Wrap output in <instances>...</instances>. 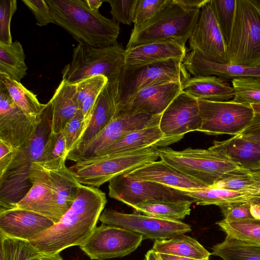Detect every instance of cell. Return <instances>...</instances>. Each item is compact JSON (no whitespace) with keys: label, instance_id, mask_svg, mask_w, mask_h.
<instances>
[{"label":"cell","instance_id":"6da1fadb","mask_svg":"<svg viewBox=\"0 0 260 260\" xmlns=\"http://www.w3.org/2000/svg\"><path fill=\"white\" fill-rule=\"evenodd\" d=\"M107 202L105 193L98 188L81 184L71 208L57 223L30 243L40 254L48 255L80 246L96 228Z\"/></svg>","mask_w":260,"mask_h":260},{"label":"cell","instance_id":"7a4b0ae2","mask_svg":"<svg viewBox=\"0 0 260 260\" xmlns=\"http://www.w3.org/2000/svg\"><path fill=\"white\" fill-rule=\"evenodd\" d=\"M51 118L48 102L39 115L30 137L23 145L15 149L11 164L0 176V211L14 209L31 188L30 169L34 162L41 159L52 132Z\"/></svg>","mask_w":260,"mask_h":260},{"label":"cell","instance_id":"3957f363","mask_svg":"<svg viewBox=\"0 0 260 260\" xmlns=\"http://www.w3.org/2000/svg\"><path fill=\"white\" fill-rule=\"evenodd\" d=\"M57 24L79 42L92 47L117 43L120 26L113 19L92 11L85 0H47Z\"/></svg>","mask_w":260,"mask_h":260},{"label":"cell","instance_id":"277c9868","mask_svg":"<svg viewBox=\"0 0 260 260\" xmlns=\"http://www.w3.org/2000/svg\"><path fill=\"white\" fill-rule=\"evenodd\" d=\"M126 50L118 43L105 47H92L79 43L71 62L62 70V80L71 84L91 77L103 75L118 90L125 67Z\"/></svg>","mask_w":260,"mask_h":260},{"label":"cell","instance_id":"5b68a950","mask_svg":"<svg viewBox=\"0 0 260 260\" xmlns=\"http://www.w3.org/2000/svg\"><path fill=\"white\" fill-rule=\"evenodd\" d=\"M156 146L98 156L76 162L69 168L81 184L99 188L115 177L157 160Z\"/></svg>","mask_w":260,"mask_h":260},{"label":"cell","instance_id":"8992f818","mask_svg":"<svg viewBox=\"0 0 260 260\" xmlns=\"http://www.w3.org/2000/svg\"><path fill=\"white\" fill-rule=\"evenodd\" d=\"M201 9H189L172 0L163 10L139 28L133 29L125 48L168 40L185 46L198 20Z\"/></svg>","mask_w":260,"mask_h":260},{"label":"cell","instance_id":"52a82bcc","mask_svg":"<svg viewBox=\"0 0 260 260\" xmlns=\"http://www.w3.org/2000/svg\"><path fill=\"white\" fill-rule=\"evenodd\" d=\"M226 50L229 64L260 67V10L251 0H236Z\"/></svg>","mask_w":260,"mask_h":260},{"label":"cell","instance_id":"ba28073f","mask_svg":"<svg viewBox=\"0 0 260 260\" xmlns=\"http://www.w3.org/2000/svg\"><path fill=\"white\" fill-rule=\"evenodd\" d=\"M156 150L160 159L207 187H211L224 174L239 167L209 148L176 151L164 147Z\"/></svg>","mask_w":260,"mask_h":260},{"label":"cell","instance_id":"9c48e42d","mask_svg":"<svg viewBox=\"0 0 260 260\" xmlns=\"http://www.w3.org/2000/svg\"><path fill=\"white\" fill-rule=\"evenodd\" d=\"M183 61L169 59L134 69H124L119 84L117 112L144 88L170 82L184 84L191 77Z\"/></svg>","mask_w":260,"mask_h":260},{"label":"cell","instance_id":"30bf717a","mask_svg":"<svg viewBox=\"0 0 260 260\" xmlns=\"http://www.w3.org/2000/svg\"><path fill=\"white\" fill-rule=\"evenodd\" d=\"M198 100L202 120L199 131L207 135H239L250 123L254 115L250 105L232 101Z\"/></svg>","mask_w":260,"mask_h":260},{"label":"cell","instance_id":"8fae6325","mask_svg":"<svg viewBox=\"0 0 260 260\" xmlns=\"http://www.w3.org/2000/svg\"><path fill=\"white\" fill-rule=\"evenodd\" d=\"M161 115L120 113L99 134L74 148L67 159L76 162L93 157L127 134L150 126L159 125Z\"/></svg>","mask_w":260,"mask_h":260},{"label":"cell","instance_id":"7c38bea8","mask_svg":"<svg viewBox=\"0 0 260 260\" xmlns=\"http://www.w3.org/2000/svg\"><path fill=\"white\" fill-rule=\"evenodd\" d=\"M99 220L103 223L122 228L154 241L171 238L189 233V225L180 220H171L145 214H128L105 209Z\"/></svg>","mask_w":260,"mask_h":260},{"label":"cell","instance_id":"4fadbf2b","mask_svg":"<svg viewBox=\"0 0 260 260\" xmlns=\"http://www.w3.org/2000/svg\"><path fill=\"white\" fill-rule=\"evenodd\" d=\"M143 240L134 232L102 223L79 247L91 259L106 260L131 254Z\"/></svg>","mask_w":260,"mask_h":260},{"label":"cell","instance_id":"5bb4252c","mask_svg":"<svg viewBox=\"0 0 260 260\" xmlns=\"http://www.w3.org/2000/svg\"><path fill=\"white\" fill-rule=\"evenodd\" d=\"M108 188L110 198L131 207L149 202L192 201L181 190L156 182L137 180L125 174L112 179L109 181Z\"/></svg>","mask_w":260,"mask_h":260},{"label":"cell","instance_id":"9a60e30c","mask_svg":"<svg viewBox=\"0 0 260 260\" xmlns=\"http://www.w3.org/2000/svg\"><path fill=\"white\" fill-rule=\"evenodd\" d=\"M198 100L181 92L162 113L159 127L164 135L160 147L180 140L202 126Z\"/></svg>","mask_w":260,"mask_h":260},{"label":"cell","instance_id":"2e32d148","mask_svg":"<svg viewBox=\"0 0 260 260\" xmlns=\"http://www.w3.org/2000/svg\"><path fill=\"white\" fill-rule=\"evenodd\" d=\"M189 50L204 58L219 63H229L224 40L210 0L200 10L196 24L188 39Z\"/></svg>","mask_w":260,"mask_h":260},{"label":"cell","instance_id":"e0dca14e","mask_svg":"<svg viewBox=\"0 0 260 260\" xmlns=\"http://www.w3.org/2000/svg\"><path fill=\"white\" fill-rule=\"evenodd\" d=\"M32 186L14 208L27 210L44 215L54 224L61 218L47 170L38 162H34L30 171Z\"/></svg>","mask_w":260,"mask_h":260},{"label":"cell","instance_id":"ac0fdd59","mask_svg":"<svg viewBox=\"0 0 260 260\" xmlns=\"http://www.w3.org/2000/svg\"><path fill=\"white\" fill-rule=\"evenodd\" d=\"M36 123L15 104L0 82V140L16 149L29 139Z\"/></svg>","mask_w":260,"mask_h":260},{"label":"cell","instance_id":"d6986e66","mask_svg":"<svg viewBox=\"0 0 260 260\" xmlns=\"http://www.w3.org/2000/svg\"><path fill=\"white\" fill-rule=\"evenodd\" d=\"M183 83L170 82L144 88L117 112L120 113H144L161 115L172 102L182 92Z\"/></svg>","mask_w":260,"mask_h":260},{"label":"cell","instance_id":"ffe728a7","mask_svg":"<svg viewBox=\"0 0 260 260\" xmlns=\"http://www.w3.org/2000/svg\"><path fill=\"white\" fill-rule=\"evenodd\" d=\"M54 224L48 217L27 210L0 211V234L11 238L30 241Z\"/></svg>","mask_w":260,"mask_h":260},{"label":"cell","instance_id":"44dd1931","mask_svg":"<svg viewBox=\"0 0 260 260\" xmlns=\"http://www.w3.org/2000/svg\"><path fill=\"white\" fill-rule=\"evenodd\" d=\"M125 175L137 180L156 182L182 191L207 187L161 159L149 162Z\"/></svg>","mask_w":260,"mask_h":260},{"label":"cell","instance_id":"7402d4cb","mask_svg":"<svg viewBox=\"0 0 260 260\" xmlns=\"http://www.w3.org/2000/svg\"><path fill=\"white\" fill-rule=\"evenodd\" d=\"M186 54V46L175 40L143 44L126 50L124 69H134L169 59L184 60Z\"/></svg>","mask_w":260,"mask_h":260},{"label":"cell","instance_id":"603a6c76","mask_svg":"<svg viewBox=\"0 0 260 260\" xmlns=\"http://www.w3.org/2000/svg\"><path fill=\"white\" fill-rule=\"evenodd\" d=\"M183 64L193 76H215L224 81L239 77H259L260 67H246L219 63L208 60L197 52L187 53Z\"/></svg>","mask_w":260,"mask_h":260},{"label":"cell","instance_id":"cb8c5ba5","mask_svg":"<svg viewBox=\"0 0 260 260\" xmlns=\"http://www.w3.org/2000/svg\"><path fill=\"white\" fill-rule=\"evenodd\" d=\"M118 93V89L108 82L94 105L86 128L74 148L94 138L116 116Z\"/></svg>","mask_w":260,"mask_h":260},{"label":"cell","instance_id":"d4e9b609","mask_svg":"<svg viewBox=\"0 0 260 260\" xmlns=\"http://www.w3.org/2000/svg\"><path fill=\"white\" fill-rule=\"evenodd\" d=\"M237 166L251 171L260 170V145L238 135L209 147Z\"/></svg>","mask_w":260,"mask_h":260},{"label":"cell","instance_id":"484cf974","mask_svg":"<svg viewBox=\"0 0 260 260\" xmlns=\"http://www.w3.org/2000/svg\"><path fill=\"white\" fill-rule=\"evenodd\" d=\"M182 91L201 100L224 102L234 97L233 87L215 76L190 77L182 85Z\"/></svg>","mask_w":260,"mask_h":260},{"label":"cell","instance_id":"4316f807","mask_svg":"<svg viewBox=\"0 0 260 260\" xmlns=\"http://www.w3.org/2000/svg\"><path fill=\"white\" fill-rule=\"evenodd\" d=\"M76 84L60 82L49 102L51 107L52 132H61L66 124L78 113L76 100Z\"/></svg>","mask_w":260,"mask_h":260},{"label":"cell","instance_id":"83f0119b","mask_svg":"<svg viewBox=\"0 0 260 260\" xmlns=\"http://www.w3.org/2000/svg\"><path fill=\"white\" fill-rule=\"evenodd\" d=\"M50 178L56 204L62 217L76 200L81 184L74 175L62 161L56 168L46 169Z\"/></svg>","mask_w":260,"mask_h":260},{"label":"cell","instance_id":"f1b7e54d","mask_svg":"<svg viewBox=\"0 0 260 260\" xmlns=\"http://www.w3.org/2000/svg\"><path fill=\"white\" fill-rule=\"evenodd\" d=\"M163 138L164 135L159 125L148 126L123 136L96 156L129 152L152 146L158 148Z\"/></svg>","mask_w":260,"mask_h":260},{"label":"cell","instance_id":"f546056e","mask_svg":"<svg viewBox=\"0 0 260 260\" xmlns=\"http://www.w3.org/2000/svg\"><path fill=\"white\" fill-rule=\"evenodd\" d=\"M152 249L156 253L198 260H209L211 254L197 240L185 234L168 239L156 240Z\"/></svg>","mask_w":260,"mask_h":260},{"label":"cell","instance_id":"4dcf8cb0","mask_svg":"<svg viewBox=\"0 0 260 260\" xmlns=\"http://www.w3.org/2000/svg\"><path fill=\"white\" fill-rule=\"evenodd\" d=\"M0 82L6 88L15 104L33 122H36L45 104L40 103L37 95L20 82L0 74Z\"/></svg>","mask_w":260,"mask_h":260},{"label":"cell","instance_id":"1f68e13d","mask_svg":"<svg viewBox=\"0 0 260 260\" xmlns=\"http://www.w3.org/2000/svg\"><path fill=\"white\" fill-rule=\"evenodd\" d=\"M108 82L106 77L98 75L84 79L75 84L76 103L84 118L83 132L90 120L94 105Z\"/></svg>","mask_w":260,"mask_h":260},{"label":"cell","instance_id":"d6a6232c","mask_svg":"<svg viewBox=\"0 0 260 260\" xmlns=\"http://www.w3.org/2000/svg\"><path fill=\"white\" fill-rule=\"evenodd\" d=\"M25 55L21 44L15 41L11 44L0 41V74L20 82L27 74Z\"/></svg>","mask_w":260,"mask_h":260},{"label":"cell","instance_id":"836d02e7","mask_svg":"<svg viewBox=\"0 0 260 260\" xmlns=\"http://www.w3.org/2000/svg\"><path fill=\"white\" fill-rule=\"evenodd\" d=\"M191 200L155 202L139 204L132 207L143 214L171 220L183 219L190 213Z\"/></svg>","mask_w":260,"mask_h":260},{"label":"cell","instance_id":"e575fe53","mask_svg":"<svg viewBox=\"0 0 260 260\" xmlns=\"http://www.w3.org/2000/svg\"><path fill=\"white\" fill-rule=\"evenodd\" d=\"M211 254L223 260H260V244L226 236L224 240L213 246Z\"/></svg>","mask_w":260,"mask_h":260},{"label":"cell","instance_id":"d590c367","mask_svg":"<svg viewBox=\"0 0 260 260\" xmlns=\"http://www.w3.org/2000/svg\"><path fill=\"white\" fill-rule=\"evenodd\" d=\"M182 191L193 203L202 206L214 205L219 206L229 202L248 200L245 193L211 187Z\"/></svg>","mask_w":260,"mask_h":260},{"label":"cell","instance_id":"8d00e7d4","mask_svg":"<svg viewBox=\"0 0 260 260\" xmlns=\"http://www.w3.org/2000/svg\"><path fill=\"white\" fill-rule=\"evenodd\" d=\"M40 254L29 241L0 234V260H36Z\"/></svg>","mask_w":260,"mask_h":260},{"label":"cell","instance_id":"74e56055","mask_svg":"<svg viewBox=\"0 0 260 260\" xmlns=\"http://www.w3.org/2000/svg\"><path fill=\"white\" fill-rule=\"evenodd\" d=\"M226 236L242 241L260 244V220L228 222L223 219L216 223Z\"/></svg>","mask_w":260,"mask_h":260},{"label":"cell","instance_id":"f35d334b","mask_svg":"<svg viewBox=\"0 0 260 260\" xmlns=\"http://www.w3.org/2000/svg\"><path fill=\"white\" fill-rule=\"evenodd\" d=\"M68 155L66 141L62 132H51L45 145L41 160L38 162L46 169L57 167L66 161Z\"/></svg>","mask_w":260,"mask_h":260},{"label":"cell","instance_id":"ab89813d","mask_svg":"<svg viewBox=\"0 0 260 260\" xmlns=\"http://www.w3.org/2000/svg\"><path fill=\"white\" fill-rule=\"evenodd\" d=\"M234 95L232 101L250 105L260 103V78L239 77L232 80Z\"/></svg>","mask_w":260,"mask_h":260},{"label":"cell","instance_id":"60d3db41","mask_svg":"<svg viewBox=\"0 0 260 260\" xmlns=\"http://www.w3.org/2000/svg\"><path fill=\"white\" fill-rule=\"evenodd\" d=\"M253 183L251 171L239 167L224 174L211 187L246 194Z\"/></svg>","mask_w":260,"mask_h":260},{"label":"cell","instance_id":"b9f144b4","mask_svg":"<svg viewBox=\"0 0 260 260\" xmlns=\"http://www.w3.org/2000/svg\"><path fill=\"white\" fill-rule=\"evenodd\" d=\"M210 3L227 46L234 23L236 0H210Z\"/></svg>","mask_w":260,"mask_h":260},{"label":"cell","instance_id":"7bdbcfd3","mask_svg":"<svg viewBox=\"0 0 260 260\" xmlns=\"http://www.w3.org/2000/svg\"><path fill=\"white\" fill-rule=\"evenodd\" d=\"M172 0H138L134 20V29L153 19L163 10Z\"/></svg>","mask_w":260,"mask_h":260},{"label":"cell","instance_id":"ee69618b","mask_svg":"<svg viewBox=\"0 0 260 260\" xmlns=\"http://www.w3.org/2000/svg\"><path fill=\"white\" fill-rule=\"evenodd\" d=\"M111 7L110 13L117 23L131 25L134 22L138 0H106Z\"/></svg>","mask_w":260,"mask_h":260},{"label":"cell","instance_id":"f6af8a7d","mask_svg":"<svg viewBox=\"0 0 260 260\" xmlns=\"http://www.w3.org/2000/svg\"><path fill=\"white\" fill-rule=\"evenodd\" d=\"M251 204L248 200L225 203L219 206L224 220L233 222L254 219L251 212Z\"/></svg>","mask_w":260,"mask_h":260},{"label":"cell","instance_id":"bcb514c9","mask_svg":"<svg viewBox=\"0 0 260 260\" xmlns=\"http://www.w3.org/2000/svg\"><path fill=\"white\" fill-rule=\"evenodd\" d=\"M17 10V1H0V41L11 44L12 37L10 25L12 18Z\"/></svg>","mask_w":260,"mask_h":260},{"label":"cell","instance_id":"7dc6e473","mask_svg":"<svg viewBox=\"0 0 260 260\" xmlns=\"http://www.w3.org/2000/svg\"><path fill=\"white\" fill-rule=\"evenodd\" d=\"M84 129V118L80 111L70 121L61 131L66 141L68 153L74 147L81 136Z\"/></svg>","mask_w":260,"mask_h":260},{"label":"cell","instance_id":"c3c4849f","mask_svg":"<svg viewBox=\"0 0 260 260\" xmlns=\"http://www.w3.org/2000/svg\"><path fill=\"white\" fill-rule=\"evenodd\" d=\"M22 2L34 15L37 25L43 26L50 23L55 24L50 9L46 1L22 0Z\"/></svg>","mask_w":260,"mask_h":260},{"label":"cell","instance_id":"681fc988","mask_svg":"<svg viewBox=\"0 0 260 260\" xmlns=\"http://www.w3.org/2000/svg\"><path fill=\"white\" fill-rule=\"evenodd\" d=\"M239 135L260 145V114L254 113L250 123Z\"/></svg>","mask_w":260,"mask_h":260},{"label":"cell","instance_id":"f907efd6","mask_svg":"<svg viewBox=\"0 0 260 260\" xmlns=\"http://www.w3.org/2000/svg\"><path fill=\"white\" fill-rule=\"evenodd\" d=\"M15 149L0 140V176L7 170L13 159Z\"/></svg>","mask_w":260,"mask_h":260},{"label":"cell","instance_id":"816d5d0a","mask_svg":"<svg viewBox=\"0 0 260 260\" xmlns=\"http://www.w3.org/2000/svg\"><path fill=\"white\" fill-rule=\"evenodd\" d=\"M177 4L189 9H201L209 0H174Z\"/></svg>","mask_w":260,"mask_h":260},{"label":"cell","instance_id":"f5cc1de1","mask_svg":"<svg viewBox=\"0 0 260 260\" xmlns=\"http://www.w3.org/2000/svg\"><path fill=\"white\" fill-rule=\"evenodd\" d=\"M252 175L253 183L249 187L246 193L247 200L252 198H260V177Z\"/></svg>","mask_w":260,"mask_h":260},{"label":"cell","instance_id":"db71d44e","mask_svg":"<svg viewBox=\"0 0 260 260\" xmlns=\"http://www.w3.org/2000/svg\"><path fill=\"white\" fill-rule=\"evenodd\" d=\"M160 260H198L183 256L157 253Z\"/></svg>","mask_w":260,"mask_h":260},{"label":"cell","instance_id":"11a10c76","mask_svg":"<svg viewBox=\"0 0 260 260\" xmlns=\"http://www.w3.org/2000/svg\"><path fill=\"white\" fill-rule=\"evenodd\" d=\"M87 6L92 11H99V9L105 1L102 0H85Z\"/></svg>","mask_w":260,"mask_h":260},{"label":"cell","instance_id":"9f6ffc18","mask_svg":"<svg viewBox=\"0 0 260 260\" xmlns=\"http://www.w3.org/2000/svg\"><path fill=\"white\" fill-rule=\"evenodd\" d=\"M251 212L254 218L260 220V205L251 204Z\"/></svg>","mask_w":260,"mask_h":260},{"label":"cell","instance_id":"6f0895ef","mask_svg":"<svg viewBox=\"0 0 260 260\" xmlns=\"http://www.w3.org/2000/svg\"><path fill=\"white\" fill-rule=\"evenodd\" d=\"M144 260H160V259L156 252L153 249H150L145 254Z\"/></svg>","mask_w":260,"mask_h":260},{"label":"cell","instance_id":"680465c9","mask_svg":"<svg viewBox=\"0 0 260 260\" xmlns=\"http://www.w3.org/2000/svg\"><path fill=\"white\" fill-rule=\"evenodd\" d=\"M40 257L43 260H63L59 253L54 254H40Z\"/></svg>","mask_w":260,"mask_h":260},{"label":"cell","instance_id":"91938a15","mask_svg":"<svg viewBox=\"0 0 260 260\" xmlns=\"http://www.w3.org/2000/svg\"><path fill=\"white\" fill-rule=\"evenodd\" d=\"M254 113L260 114V103L251 105Z\"/></svg>","mask_w":260,"mask_h":260},{"label":"cell","instance_id":"94428289","mask_svg":"<svg viewBox=\"0 0 260 260\" xmlns=\"http://www.w3.org/2000/svg\"><path fill=\"white\" fill-rule=\"evenodd\" d=\"M250 203L253 204L260 205V198H252L248 200Z\"/></svg>","mask_w":260,"mask_h":260},{"label":"cell","instance_id":"6125c7cd","mask_svg":"<svg viewBox=\"0 0 260 260\" xmlns=\"http://www.w3.org/2000/svg\"><path fill=\"white\" fill-rule=\"evenodd\" d=\"M251 1L260 10V0H251Z\"/></svg>","mask_w":260,"mask_h":260},{"label":"cell","instance_id":"be15d7a7","mask_svg":"<svg viewBox=\"0 0 260 260\" xmlns=\"http://www.w3.org/2000/svg\"><path fill=\"white\" fill-rule=\"evenodd\" d=\"M251 173L253 175L258 176L260 177V170L251 171Z\"/></svg>","mask_w":260,"mask_h":260},{"label":"cell","instance_id":"e7e4bbea","mask_svg":"<svg viewBox=\"0 0 260 260\" xmlns=\"http://www.w3.org/2000/svg\"><path fill=\"white\" fill-rule=\"evenodd\" d=\"M36 260H43V259L41 258L40 254L39 256L37 258V259Z\"/></svg>","mask_w":260,"mask_h":260}]
</instances>
